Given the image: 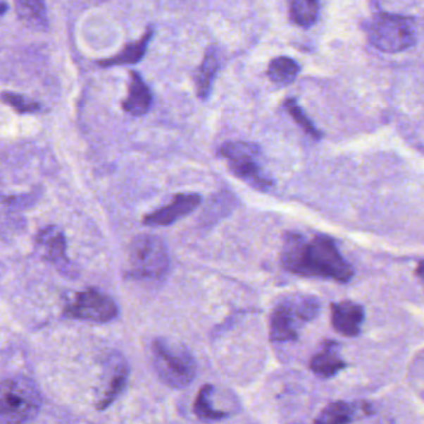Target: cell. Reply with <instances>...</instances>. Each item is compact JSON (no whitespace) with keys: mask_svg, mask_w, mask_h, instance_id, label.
Here are the masks:
<instances>
[{"mask_svg":"<svg viewBox=\"0 0 424 424\" xmlns=\"http://www.w3.org/2000/svg\"><path fill=\"white\" fill-rule=\"evenodd\" d=\"M282 264L287 272L300 277L332 279L349 283L354 277L351 265L342 258L334 241L318 236L308 241L298 233L285 234Z\"/></svg>","mask_w":424,"mask_h":424,"instance_id":"cell-1","label":"cell"},{"mask_svg":"<svg viewBox=\"0 0 424 424\" xmlns=\"http://www.w3.org/2000/svg\"><path fill=\"white\" fill-rule=\"evenodd\" d=\"M151 351L156 373L169 387H187L197 377V362L185 346L166 339H156L151 345Z\"/></svg>","mask_w":424,"mask_h":424,"instance_id":"cell-2","label":"cell"},{"mask_svg":"<svg viewBox=\"0 0 424 424\" xmlns=\"http://www.w3.org/2000/svg\"><path fill=\"white\" fill-rule=\"evenodd\" d=\"M42 394L35 382L25 376H14L0 383V419L24 423L37 417Z\"/></svg>","mask_w":424,"mask_h":424,"instance_id":"cell-3","label":"cell"},{"mask_svg":"<svg viewBox=\"0 0 424 424\" xmlns=\"http://www.w3.org/2000/svg\"><path fill=\"white\" fill-rule=\"evenodd\" d=\"M320 311L319 300L309 295H292L275 306L270 315L269 337L273 342L298 339V324L316 319Z\"/></svg>","mask_w":424,"mask_h":424,"instance_id":"cell-4","label":"cell"},{"mask_svg":"<svg viewBox=\"0 0 424 424\" xmlns=\"http://www.w3.org/2000/svg\"><path fill=\"white\" fill-rule=\"evenodd\" d=\"M220 153L227 161L231 172L249 187L267 192L275 186L272 177L262 167V151L258 145L244 141L226 142Z\"/></svg>","mask_w":424,"mask_h":424,"instance_id":"cell-5","label":"cell"},{"mask_svg":"<svg viewBox=\"0 0 424 424\" xmlns=\"http://www.w3.org/2000/svg\"><path fill=\"white\" fill-rule=\"evenodd\" d=\"M170 267L166 243L159 236L142 234L130 244L128 275L135 279H161Z\"/></svg>","mask_w":424,"mask_h":424,"instance_id":"cell-6","label":"cell"},{"mask_svg":"<svg viewBox=\"0 0 424 424\" xmlns=\"http://www.w3.org/2000/svg\"><path fill=\"white\" fill-rule=\"evenodd\" d=\"M368 37L383 53H401L413 47L417 32L413 21L406 16L378 14L370 23Z\"/></svg>","mask_w":424,"mask_h":424,"instance_id":"cell-7","label":"cell"},{"mask_svg":"<svg viewBox=\"0 0 424 424\" xmlns=\"http://www.w3.org/2000/svg\"><path fill=\"white\" fill-rule=\"evenodd\" d=\"M63 315L70 319L106 324L117 317L118 306L107 293L91 288L78 293L73 303L65 308Z\"/></svg>","mask_w":424,"mask_h":424,"instance_id":"cell-8","label":"cell"},{"mask_svg":"<svg viewBox=\"0 0 424 424\" xmlns=\"http://www.w3.org/2000/svg\"><path fill=\"white\" fill-rule=\"evenodd\" d=\"M200 203L201 197L197 193L176 194L169 205L145 215L143 223L149 226H171L192 213Z\"/></svg>","mask_w":424,"mask_h":424,"instance_id":"cell-9","label":"cell"},{"mask_svg":"<svg viewBox=\"0 0 424 424\" xmlns=\"http://www.w3.org/2000/svg\"><path fill=\"white\" fill-rule=\"evenodd\" d=\"M39 255L57 267L68 269L70 262L66 257V239L57 226H50L39 231L37 236Z\"/></svg>","mask_w":424,"mask_h":424,"instance_id":"cell-10","label":"cell"},{"mask_svg":"<svg viewBox=\"0 0 424 424\" xmlns=\"http://www.w3.org/2000/svg\"><path fill=\"white\" fill-rule=\"evenodd\" d=\"M365 311L361 305L352 301H342L331 305V322L334 329L347 337L360 334Z\"/></svg>","mask_w":424,"mask_h":424,"instance_id":"cell-11","label":"cell"},{"mask_svg":"<svg viewBox=\"0 0 424 424\" xmlns=\"http://www.w3.org/2000/svg\"><path fill=\"white\" fill-rule=\"evenodd\" d=\"M220 66H221V58L218 47H208L201 65L199 66L195 73V86H197L199 99H207L211 95L213 80L218 75Z\"/></svg>","mask_w":424,"mask_h":424,"instance_id":"cell-12","label":"cell"},{"mask_svg":"<svg viewBox=\"0 0 424 424\" xmlns=\"http://www.w3.org/2000/svg\"><path fill=\"white\" fill-rule=\"evenodd\" d=\"M153 96L148 85L140 78L139 73H130V94L123 102V109L132 116H143L150 110Z\"/></svg>","mask_w":424,"mask_h":424,"instance_id":"cell-13","label":"cell"},{"mask_svg":"<svg viewBox=\"0 0 424 424\" xmlns=\"http://www.w3.org/2000/svg\"><path fill=\"white\" fill-rule=\"evenodd\" d=\"M347 367V363L339 356V346L337 342L328 341L323 350L311 358V370L316 376L330 378Z\"/></svg>","mask_w":424,"mask_h":424,"instance_id":"cell-14","label":"cell"},{"mask_svg":"<svg viewBox=\"0 0 424 424\" xmlns=\"http://www.w3.org/2000/svg\"><path fill=\"white\" fill-rule=\"evenodd\" d=\"M130 377V367L122 356L116 357L112 367V376L109 378L108 386L104 391V397L97 404V409L104 411L108 408L114 401L125 391Z\"/></svg>","mask_w":424,"mask_h":424,"instance_id":"cell-15","label":"cell"},{"mask_svg":"<svg viewBox=\"0 0 424 424\" xmlns=\"http://www.w3.org/2000/svg\"><path fill=\"white\" fill-rule=\"evenodd\" d=\"M153 35H154V30H153V28H149L138 42H130L113 58L99 61V65L104 68H108V66H116V65H132V63H139L140 60L144 58L145 52L148 49Z\"/></svg>","mask_w":424,"mask_h":424,"instance_id":"cell-16","label":"cell"},{"mask_svg":"<svg viewBox=\"0 0 424 424\" xmlns=\"http://www.w3.org/2000/svg\"><path fill=\"white\" fill-rule=\"evenodd\" d=\"M292 21L300 28L316 24L320 11V0H288Z\"/></svg>","mask_w":424,"mask_h":424,"instance_id":"cell-17","label":"cell"},{"mask_svg":"<svg viewBox=\"0 0 424 424\" xmlns=\"http://www.w3.org/2000/svg\"><path fill=\"white\" fill-rule=\"evenodd\" d=\"M300 71L299 63L287 56L275 58L269 63L267 75L269 79L280 86L293 84Z\"/></svg>","mask_w":424,"mask_h":424,"instance_id":"cell-18","label":"cell"},{"mask_svg":"<svg viewBox=\"0 0 424 424\" xmlns=\"http://www.w3.org/2000/svg\"><path fill=\"white\" fill-rule=\"evenodd\" d=\"M212 392H213V388L211 384L207 383L199 391V394L195 399L194 412L202 420H221L230 416L227 412L213 408L211 402Z\"/></svg>","mask_w":424,"mask_h":424,"instance_id":"cell-19","label":"cell"},{"mask_svg":"<svg viewBox=\"0 0 424 424\" xmlns=\"http://www.w3.org/2000/svg\"><path fill=\"white\" fill-rule=\"evenodd\" d=\"M354 418V411L350 404L345 402H334L329 404L320 416L316 419V423L339 424L349 423Z\"/></svg>","mask_w":424,"mask_h":424,"instance_id":"cell-20","label":"cell"},{"mask_svg":"<svg viewBox=\"0 0 424 424\" xmlns=\"http://www.w3.org/2000/svg\"><path fill=\"white\" fill-rule=\"evenodd\" d=\"M285 106L287 111L289 112V115L293 117V120H294L295 122H297V123H298V125L309 135V136L316 138V140H320L321 137H323L321 132L313 125L311 119L306 115V112L303 111V109L297 104L295 99H287Z\"/></svg>","mask_w":424,"mask_h":424,"instance_id":"cell-21","label":"cell"},{"mask_svg":"<svg viewBox=\"0 0 424 424\" xmlns=\"http://www.w3.org/2000/svg\"><path fill=\"white\" fill-rule=\"evenodd\" d=\"M0 97H1V99L6 104L11 106L13 109H15L18 112H21V114L23 112H35V111L40 109V105L37 102L26 99L24 96H21V95L4 92V94H1Z\"/></svg>","mask_w":424,"mask_h":424,"instance_id":"cell-22","label":"cell"},{"mask_svg":"<svg viewBox=\"0 0 424 424\" xmlns=\"http://www.w3.org/2000/svg\"><path fill=\"white\" fill-rule=\"evenodd\" d=\"M24 11L30 18L35 19H42V16H45V9H44V3L42 0H24Z\"/></svg>","mask_w":424,"mask_h":424,"instance_id":"cell-23","label":"cell"},{"mask_svg":"<svg viewBox=\"0 0 424 424\" xmlns=\"http://www.w3.org/2000/svg\"><path fill=\"white\" fill-rule=\"evenodd\" d=\"M417 274H418L419 278L422 279L424 281V260L423 262H419L418 269H417Z\"/></svg>","mask_w":424,"mask_h":424,"instance_id":"cell-24","label":"cell"},{"mask_svg":"<svg viewBox=\"0 0 424 424\" xmlns=\"http://www.w3.org/2000/svg\"><path fill=\"white\" fill-rule=\"evenodd\" d=\"M6 9H8V6L4 4V3H0V14H4L6 13Z\"/></svg>","mask_w":424,"mask_h":424,"instance_id":"cell-25","label":"cell"}]
</instances>
